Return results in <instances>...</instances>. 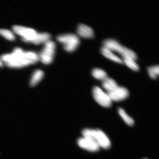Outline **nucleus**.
I'll list each match as a JSON object with an SVG mask.
<instances>
[{
  "mask_svg": "<svg viewBox=\"0 0 159 159\" xmlns=\"http://www.w3.org/2000/svg\"><path fill=\"white\" fill-rule=\"evenodd\" d=\"M122 60L123 62L133 70L136 71L139 70V65L135 62L134 59L129 57H122Z\"/></svg>",
  "mask_w": 159,
  "mask_h": 159,
  "instance_id": "obj_17",
  "label": "nucleus"
},
{
  "mask_svg": "<svg viewBox=\"0 0 159 159\" xmlns=\"http://www.w3.org/2000/svg\"><path fill=\"white\" fill-rule=\"evenodd\" d=\"M77 144L81 148L90 152H96L99 150V147L94 141L82 137L77 140Z\"/></svg>",
  "mask_w": 159,
  "mask_h": 159,
  "instance_id": "obj_9",
  "label": "nucleus"
},
{
  "mask_svg": "<svg viewBox=\"0 0 159 159\" xmlns=\"http://www.w3.org/2000/svg\"><path fill=\"white\" fill-rule=\"evenodd\" d=\"M12 29L14 33L21 37L22 40L26 43H31L38 33L34 29L21 25H14Z\"/></svg>",
  "mask_w": 159,
  "mask_h": 159,
  "instance_id": "obj_6",
  "label": "nucleus"
},
{
  "mask_svg": "<svg viewBox=\"0 0 159 159\" xmlns=\"http://www.w3.org/2000/svg\"><path fill=\"white\" fill-rule=\"evenodd\" d=\"M93 97L96 102L102 107L109 108L112 105V101L107 93H105L98 87L93 89Z\"/></svg>",
  "mask_w": 159,
  "mask_h": 159,
  "instance_id": "obj_7",
  "label": "nucleus"
},
{
  "mask_svg": "<svg viewBox=\"0 0 159 159\" xmlns=\"http://www.w3.org/2000/svg\"><path fill=\"white\" fill-rule=\"evenodd\" d=\"M57 39L62 43L64 49L69 52L75 51L80 42L78 36L72 33L60 35L57 36Z\"/></svg>",
  "mask_w": 159,
  "mask_h": 159,
  "instance_id": "obj_4",
  "label": "nucleus"
},
{
  "mask_svg": "<svg viewBox=\"0 0 159 159\" xmlns=\"http://www.w3.org/2000/svg\"><path fill=\"white\" fill-rule=\"evenodd\" d=\"M3 66V63L2 62V61L1 59H0V67H1Z\"/></svg>",
  "mask_w": 159,
  "mask_h": 159,
  "instance_id": "obj_20",
  "label": "nucleus"
},
{
  "mask_svg": "<svg viewBox=\"0 0 159 159\" xmlns=\"http://www.w3.org/2000/svg\"><path fill=\"white\" fill-rule=\"evenodd\" d=\"M77 32L80 36L85 38H90L94 36L93 29L89 26L83 24L78 25Z\"/></svg>",
  "mask_w": 159,
  "mask_h": 159,
  "instance_id": "obj_10",
  "label": "nucleus"
},
{
  "mask_svg": "<svg viewBox=\"0 0 159 159\" xmlns=\"http://www.w3.org/2000/svg\"><path fill=\"white\" fill-rule=\"evenodd\" d=\"M92 75L95 78L102 81L108 77L107 73L104 70L97 68L93 69Z\"/></svg>",
  "mask_w": 159,
  "mask_h": 159,
  "instance_id": "obj_16",
  "label": "nucleus"
},
{
  "mask_svg": "<svg viewBox=\"0 0 159 159\" xmlns=\"http://www.w3.org/2000/svg\"><path fill=\"white\" fill-rule=\"evenodd\" d=\"M102 85L107 92L112 91L118 86L114 79L108 77L102 81Z\"/></svg>",
  "mask_w": 159,
  "mask_h": 159,
  "instance_id": "obj_13",
  "label": "nucleus"
},
{
  "mask_svg": "<svg viewBox=\"0 0 159 159\" xmlns=\"http://www.w3.org/2000/svg\"><path fill=\"white\" fill-rule=\"evenodd\" d=\"M44 76V73L41 70H37L33 73L30 81V85L32 87L36 85Z\"/></svg>",
  "mask_w": 159,
  "mask_h": 159,
  "instance_id": "obj_14",
  "label": "nucleus"
},
{
  "mask_svg": "<svg viewBox=\"0 0 159 159\" xmlns=\"http://www.w3.org/2000/svg\"><path fill=\"white\" fill-rule=\"evenodd\" d=\"M1 60L7 66L19 68L35 64L39 58V54L34 52L25 51L20 48H16L13 52L2 55Z\"/></svg>",
  "mask_w": 159,
  "mask_h": 159,
  "instance_id": "obj_1",
  "label": "nucleus"
},
{
  "mask_svg": "<svg viewBox=\"0 0 159 159\" xmlns=\"http://www.w3.org/2000/svg\"><path fill=\"white\" fill-rule=\"evenodd\" d=\"M101 51L102 54L105 57L111 60L116 61V62L119 63H123V61L122 59L119 58L117 56L115 55L113 53L110 49L107 47L103 46L101 48Z\"/></svg>",
  "mask_w": 159,
  "mask_h": 159,
  "instance_id": "obj_12",
  "label": "nucleus"
},
{
  "mask_svg": "<svg viewBox=\"0 0 159 159\" xmlns=\"http://www.w3.org/2000/svg\"><path fill=\"white\" fill-rule=\"evenodd\" d=\"M144 159H146V158H144Z\"/></svg>",
  "mask_w": 159,
  "mask_h": 159,
  "instance_id": "obj_21",
  "label": "nucleus"
},
{
  "mask_svg": "<svg viewBox=\"0 0 159 159\" xmlns=\"http://www.w3.org/2000/svg\"><path fill=\"white\" fill-rule=\"evenodd\" d=\"M148 70L149 75L151 78L153 79H156L159 75V65H155L148 67Z\"/></svg>",
  "mask_w": 159,
  "mask_h": 159,
  "instance_id": "obj_19",
  "label": "nucleus"
},
{
  "mask_svg": "<svg viewBox=\"0 0 159 159\" xmlns=\"http://www.w3.org/2000/svg\"><path fill=\"white\" fill-rule=\"evenodd\" d=\"M118 112L119 115L127 125L129 126H132L134 124V119L127 114L124 109L121 108H119Z\"/></svg>",
  "mask_w": 159,
  "mask_h": 159,
  "instance_id": "obj_15",
  "label": "nucleus"
},
{
  "mask_svg": "<svg viewBox=\"0 0 159 159\" xmlns=\"http://www.w3.org/2000/svg\"><path fill=\"white\" fill-rule=\"evenodd\" d=\"M50 39L51 35L48 33H38L31 43L36 45L40 44L41 43L44 44L47 41L50 40Z\"/></svg>",
  "mask_w": 159,
  "mask_h": 159,
  "instance_id": "obj_11",
  "label": "nucleus"
},
{
  "mask_svg": "<svg viewBox=\"0 0 159 159\" xmlns=\"http://www.w3.org/2000/svg\"><path fill=\"white\" fill-rule=\"evenodd\" d=\"M104 46L111 51H116L122 56V57H129L136 60L137 55L134 51L126 47L123 46L115 40L108 39L103 42Z\"/></svg>",
  "mask_w": 159,
  "mask_h": 159,
  "instance_id": "obj_3",
  "label": "nucleus"
},
{
  "mask_svg": "<svg viewBox=\"0 0 159 159\" xmlns=\"http://www.w3.org/2000/svg\"><path fill=\"white\" fill-rule=\"evenodd\" d=\"M82 134L84 138L90 139L96 143L100 148L107 149L110 148L111 141L102 130L85 129L82 131Z\"/></svg>",
  "mask_w": 159,
  "mask_h": 159,
  "instance_id": "obj_2",
  "label": "nucleus"
},
{
  "mask_svg": "<svg viewBox=\"0 0 159 159\" xmlns=\"http://www.w3.org/2000/svg\"><path fill=\"white\" fill-rule=\"evenodd\" d=\"M0 35L8 40L13 41L15 39V35L8 30L0 29Z\"/></svg>",
  "mask_w": 159,
  "mask_h": 159,
  "instance_id": "obj_18",
  "label": "nucleus"
},
{
  "mask_svg": "<svg viewBox=\"0 0 159 159\" xmlns=\"http://www.w3.org/2000/svg\"><path fill=\"white\" fill-rule=\"evenodd\" d=\"M112 101H120L125 100L129 96L128 89L122 87L118 86L110 92H107Z\"/></svg>",
  "mask_w": 159,
  "mask_h": 159,
  "instance_id": "obj_8",
  "label": "nucleus"
},
{
  "mask_svg": "<svg viewBox=\"0 0 159 159\" xmlns=\"http://www.w3.org/2000/svg\"><path fill=\"white\" fill-rule=\"evenodd\" d=\"M56 49L55 43L49 40L44 43V46L39 55V60L45 64H49L53 60Z\"/></svg>",
  "mask_w": 159,
  "mask_h": 159,
  "instance_id": "obj_5",
  "label": "nucleus"
}]
</instances>
